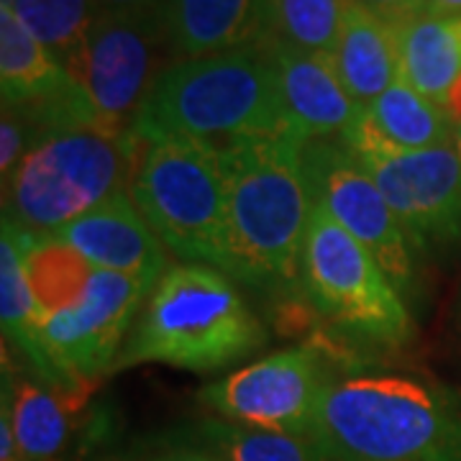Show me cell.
Listing matches in <instances>:
<instances>
[{
    "mask_svg": "<svg viewBox=\"0 0 461 461\" xmlns=\"http://www.w3.org/2000/svg\"><path fill=\"white\" fill-rule=\"evenodd\" d=\"M351 0H264L267 41L330 54Z\"/></svg>",
    "mask_w": 461,
    "mask_h": 461,
    "instance_id": "603a6c76",
    "label": "cell"
},
{
    "mask_svg": "<svg viewBox=\"0 0 461 461\" xmlns=\"http://www.w3.org/2000/svg\"><path fill=\"white\" fill-rule=\"evenodd\" d=\"M100 11H162L165 0H95Z\"/></svg>",
    "mask_w": 461,
    "mask_h": 461,
    "instance_id": "4316f807",
    "label": "cell"
},
{
    "mask_svg": "<svg viewBox=\"0 0 461 461\" xmlns=\"http://www.w3.org/2000/svg\"><path fill=\"white\" fill-rule=\"evenodd\" d=\"M223 461H329L311 436L254 429L226 418H203L182 430Z\"/></svg>",
    "mask_w": 461,
    "mask_h": 461,
    "instance_id": "7402d4cb",
    "label": "cell"
},
{
    "mask_svg": "<svg viewBox=\"0 0 461 461\" xmlns=\"http://www.w3.org/2000/svg\"><path fill=\"white\" fill-rule=\"evenodd\" d=\"M300 293L333 329L364 344L397 348L415 333L405 297L377 259L315 200L300 259Z\"/></svg>",
    "mask_w": 461,
    "mask_h": 461,
    "instance_id": "52a82bcc",
    "label": "cell"
},
{
    "mask_svg": "<svg viewBox=\"0 0 461 461\" xmlns=\"http://www.w3.org/2000/svg\"><path fill=\"white\" fill-rule=\"evenodd\" d=\"M8 8L62 65L83 47L100 11L95 0H14Z\"/></svg>",
    "mask_w": 461,
    "mask_h": 461,
    "instance_id": "cb8c5ba5",
    "label": "cell"
},
{
    "mask_svg": "<svg viewBox=\"0 0 461 461\" xmlns=\"http://www.w3.org/2000/svg\"><path fill=\"white\" fill-rule=\"evenodd\" d=\"M295 131L254 136L223 147L229 205L223 264L230 280L262 293L300 287V259L313 193Z\"/></svg>",
    "mask_w": 461,
    "mask_h": 461,
    "instance_id": "6da1fadb",
    "label": "cell"
},
{
    "mask_svg": "<svg viewBox=\"0 0 461 461\" xmlns=\"http://www.w3.org/2000/svg\"><path fill=\"white\" fill-rule=\"evenodd\" d=\"M72 77L8 5H0V93L3 105L47 98Z\"/></svg>",
    "mask_w": 461,
    "mask_h": 461,
    "instance_id": "ffe728a7",
    "label": "cell"
},
{
    "mask_svg": "<svg viewBox=\"0 0 461 461\" xmlns=\"http://www.w3.org/2000/svg\"><path fill=\"white\" fill-rule=\"evenodd\" d=\"M456 315H459V321H461V293H459V305H456Z\"/></svg>",
    "mask_w": 461,
    "mask_h": 461,
    "instance_id": "f546056e",
    "label": "cell"
},
{
    "mask_svg": "<svg viewBox=\"0 0 461 461\" xmlns=\"http://www.w3.org/2000/svg\"><path fill=\"white\" fill-rule=\"evenodd\" d=\"M267 344V329L226 272L177 262L149 293L113 372L167 364L208 375L249 359Z\"/></svg>",
    "mask_w": 461,
    "mask_h": 461,
    "instance_id": "3957f363",
    "label": "cell"
},
{
    "mask_svg": "<svg viewBox=\"0 0 461 461\" xmlns=\"http://www.w3.org/2000/svg\"><path fill=\"white\" fill-rule=\"evenodd\" d=\"M344 141L372 172L415 254L461 247V159L454 144L397 151L369 133L362 115Z\"/></svg>",
    "mask_w": 461,
    "mask_h": 461,
    "instance_id": "30bf717a",
    "label": "cell"
},
{
    "mask_svg": "<svg viewBox=\"0 0 461 461\" xmlns=\"http://www.w3.org/2000/svg\"><path fill=\"white\" fill-rule=\"evenodd\" d=\"M400 77L444 108L461 83V16L420 14L400 23Z\"/></svg>",
    "mask_w": 461,
    "mask_h": 461,
    "instance_id": "ac0fdd59",
    "label": "cell"
},
{
    "mask_svg": "<svg viewBox=\"0 0 461 461\" xmlns=\"http://www.w3.org/2000/svg\"><path fill=\"white\" fill-rule=\"evenodd\" d=\"M3 357L0 408L11 415L23 461H75L103 436L93 415L95 384H57L23 375Z\"/></svg>",
    "mask_w": 461,
    "mask_h": 461,
    "instance_id": "4fadbf2b",
    "label": "cell"
},
{
    "mask_svg": "<svg viewBox=\"0 0 461 461\" xmlns=\"http://www.w3.org/2000/svg\"><path fill=\"white\" fill-rule=\"evenodd\" d=\"M136 133L100 123L47 131L3 182V215L33 236H54L115 193L129 190Z\"/></svg>",
    "mask_w": 461,
    "mask_h": 461,
    "instance_id": "5b68a950",
    "label": "cell"
},
{
    "mask_svg": "<svg viewBox=\"0 0 461 461\" xmlns=\"http://www.w3.org/2000/svg\"><path fill=\"white\" fill-rule=\"evenodd\" d=\"M136 136H187L223 149L293 131L267 44L172 62L136 113ZM297 133V131H295Z\"/></svg>",
    "mask_w": 461,
    "mask_h": 461,
    "instance_id": "277c9868",
    "label": "cell"
},
{
    "mask_svg": "<svg viewBox=\"0 0 461 461\" xmlns=\"http://www.w3.org/2000/svg\"><path fill=\"white\" fill-rule=\"evenodd\" d=\"M313 441L329 461H461V393L408 375L336 377Z\"/></svg>",
    "mask_w": 461,
    "mask_h": 461,
    "instance_id": "7a4b0ae2",
    "label": "cell"
},
{
    "mask_svg": "<svg viewBox=\"0 0 461 461\" xmlns=\"http://www.w3.org/2000/svg\"><path fill=\"white\" fill-rule=\"evenodd\" d=\"M147 461H223L211 448L200 446L185 433H175L162 448H157Z\"/></svg>",
    "mask_w": 461,
    "mask_h": 461,
    "instance_id": "d4e9b609",
    "label": "cell"
},
{
    "mask_svg": "<svg viewBox=\"0 0 461 461\" xmlns=\"http://www.w3.org/2000/svg\"><path fill=\"white\" fill-rule=\"evenodd\" d=\"M14 0H0V5H11Z\"/></svg>",
    "mask_w": 461,
    "mask_h": 461,
    "instance_id": "4dcf8cb0",
    "label": "cell"
},
{
    "mask_svg": "<svg viewBox=\"0 0 461 461\" xmlns=\"http://www.w3.org/2000/svg\"><path fill=\"white\" fill-rule=\"evenodd\" d=\"M154 285L87 267L80 282L36 315L39 377L57 384H98L113 375L133 323Z\"/></svg>",
    "mask_w": 461,
    "mask_h": 461,
    "instance_id": "ba28073f",
    "label": "cell"
},
{
    "mask_svg": "<svg viewBox=\"0 0 461 461\" xmlns=\"http://www.w3.org/2000/svg\"><path fill=\"white\" fill-rule=\"evenodd\" d=\"M277 72L282 108L305 141L344 139L362 115V105L346 90L333 57L264 41Z\"/></svg>",
    "mask_w": 461,
    "mask_h": 461,
    "instance_id": "5bb4252c",
    "label": "cell"
},
{
    "mask_svg": "<svg viewBox=\"0 0 461 461\" xmlns=\"http://www.w3.org/2000/svg\"><path fill=\"white\" fill-rule=\"evenodd\" d=\"M26 247L29 230L16 226L8 215H3L0 233V318L3 339L26 359L33 375H41V354L36 346V300L26 272Z\"/></svg>",
    "mask_w": 461,
    "mask_h": 461,
    "instance_id": "44dd1931",
    "label": "cell"
},
{
    "mask_svg": "<svg viewBox=\"0 0 461 461\" xmlns=\"http://www.w3.org/2000/svg\"><path fill=\"white\" fill-rule=\"evenodd\" d=\"M333 379L315 346H295L205 384L200 402L233 423L313 438Z\"/></svg>",
    "mask_w": 461,
    "mask_h": 461,
    "instance_id": "7c38bea8",
    "label": "cell"
},
{
    "mask_svg": "<svg viewBox=\"0 0 461 461\" xmlns=\"http://www.w3.org/2000/svg\"><path fill=\"white\" fill-rule=\"evenodd\" d=\"M454 149H456V154H459L461 159V121L456 123V133H454Z\"/></svg>",
    "mask_w": 461,
    "mask_h": 461,
    "instance_id": "f1b7e54d",
    "label": "cell"
},
{
    "mask_svg": "<svg viewBox=\"0 0 461 461\" xmlns=\"http://www.w3.org/2000/svg\"><path fill=\"white\" fill-rule=\"evenodd\" d=\"M303 159L315 203L377 259L400 295L405 300L415 295V251L395 211L354 149L344 139H315L305 141Z\"/></svg>",
    "mask_w": 461,
    "mask_h": 461,
    "instance_id": "8fae6325",
    "label": "cell"
},
{
    "mask_svg": "<svg viewBox=\"0 0 461 461\" xmlns=\"http://www.w3.org/2000/svg\"><path fill=\"white\" fill-rule=\"evenodd\" d=\"M172 62L162 11H98L65 69L83 87L100 126L129 133L149 90Z\"/></svg>",
    "mask_w": 461,
    "mask_h": 461,
    "instance_id": "9c48e42d",
    "label": "cell"
},
{
    "mask_svg": "<svg viewBox=\"0 0 461 461\" xmlns=\"http://www.w3.org/2000/svg\"><path fill=\"white\" fill-rule=\"evenodd\" d=\"M423 14H429V16H461V0H429Z\"/></svg>",
    "mask_w": 461,
    "mask_h": 461,
    "instance_id": "83f0119b",
    "label": "cell"
},
{
    "mask_svg": "<svg viewBox=\"0 0 461 461\" xmlns=\"http://www.w3.org/2000/svg\"><path fill=\"white\" fill-rule=\"evenodd\" d=\"M362 123L382 144L397 151L448 147L456 133V121L402 77L364 108Z\"/></svg>",
    "mask_w": 461,
    "mask_h": 461,
    "instance_id": "d6986e66",
    "label": "cell"
},
{
    "mask_svg": "<svg viewBox=\"0 0 461 461\" xmlns=\"http://www.w3.org/2000/svg\"><path fill=\"white\" fill-rule=\"evenodd\" d=\"M129 193L175 259L221 269L229 205L221 149L187 136H136Z\"/></svg>",
    "mask_w": 461,
    "mask_h": 461,
    "instance_id": "8992f818",
    "label": "cell"
},
{
    "mask_svg": "<svg viewBox=\"0 0 461 461\" xmlns=\"http://www.w3.org/2000/svg\"><path fill=\"white\" fill-rule=\"evenodd\" d=\"M364 8H369L372 14L387 18L393 23H405L411 18L420 16L426 11V3L429 0H354Z\"/></svg>",
    "mask_w": 461,
    "mask_h": 461,
    "instance_id": "484cf974",
    "label": "cell"
},
{
    "mask_svg": "<svg viewBox=\"0 0 461 461\" xmlns=\"http://www.w3.org/2000/svg\"><path fill=\"white\" fill-rule=\"evenodd\" d=\"M330 57L351 98L366 108L400 80V23L351 0Z\"/></svg>",
    "mask_w": 461,
    "mask_h": 461,
    "instance_id": "e0dca14e",
    "label": "cell"
},
{
    "mask_svg": "<svg viewBox=\"0 0 461 461\" xmlns=\"http://www.w3.org/2000/svg\"><path fill=\"white\" fill-rule=\"evenodd\" d=\"M51 239L77 251L98 269L131 275L149 285H157L172 264L169 251L149 229L129 190L115 193L90 213L57 230Z\"/></svg>",
    "mask_w": 461,
    "mask_h": 461,
    "instance_id": "9a60e30c",
    "label": "cell"
},
{
    "mask_svg": "<svg viewBox=\"0 0 461 461\" xmlns=\"http://www.w3.org/2000/svg\"><path fill=\"white\" fill-rule=\"evenodd\" d=\"M172 59H198L267 41L264 0H165Z\"/></svg>",
    "mask_w": 461,
    "mask_h": 461,
    "instance_id": "2e32d148",
    "label": "cell"
}]
</instances>
